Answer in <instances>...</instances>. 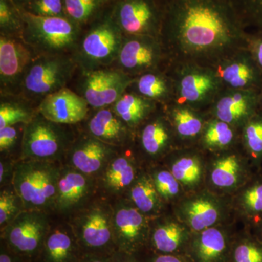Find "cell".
<instances>
[{
	"mask_svg": "<svg viewBox=\"0 0 262 262\" xmlns=\"http://www.w3.org/2000/svg\"><path fill=\"white\" fill-rule=\"evenodd\" d=\"M244 23L229 0H169L160 38L170 62L211 65L246 48Z\"/></svg>",
	"mask_w": 262,
	"mask_h": 262,
	"instance_id": "6da1fadb",
	"label": "cell"
},
{
	"mask_svg": "<svg viewBox=\"0 0 262 262\" xmlns=\"http://www.w3.org/2000/svg\"><path fill=\"white\" fill-rule=\"evenodd\" d=\"M22 39L37 56H73L82 28L67 17H42L19 8Z\"/></svg>",
	"mask_w": 262,
	"mask_h": 262,
	"instance_id": "7a4b0ae2",
	"label": "cell"
},
{
	"mask_svg": "<svg viewBox=\"0 0 262 262\" xmlns=\"http://www.w3.org/2000/svg\"><path fill=\"white\" fill-rule=\"evenodd\" d=\"M124 34L114 20L111 10L103 12L82 29L74 59L79 71L113 67L123 42Z\"/></svg>",
	"mask_w": 262,
	"mask_h": 262,
	"instance_id": "3957f363",
	"label": "cell"
},
{
	"mask_svg": "<svg viewBox=\"0 0 262 262\" xmlns=\"http://www.w3.org/2000/svg\"><path fill=\"white\" fill-rule=\"evenodd\" d=\"M167 72L174 90V101L196 110L210 107L225 89L214 70L195 62H170Z\"/></svg>",
	"mask_w": 262,
	"mask_h": 262,
	"instance_id": "277c9868",
	"label": "cell"
},
{
	"mask_svg": "<svg viewBox=\"0 0 262 262\" xmlns=\"http://www.w3.org/2000/svg\"><path fill=\"white\" fill-rule=\"evenodd\" d=\"M61 170L52 161L24 160L15 166L13 188L25 210L54 206Z\"/></svg>",
	"mask_w": 262,
	"mask_h": 262,
	"instance_id": "5b68a950",
	"label": "cell"
},
{
	"mask_svg": "<svg viewBox=\"0 0 262 262\" xmlns=\"http://www.w3.org/2000/svg\"><path fill=\"white\" fill-rule=\"evenodd\" d=\"M77 71L72 56H37L29 66L19 95L38 105L48 95L69 87Z\"/></svg>",
	"mask_w": 262,
	"mask_h": 262,
	"instance_id": "8992f818",
	"label": "cell"
},
{
	"mask_svg": "<svg viewBox=\"0 0 262 262\" xmlns=\"http://www.w3.org/2000/svg\"><path fill=\"white\" fill-rule=\"evenodd\" d=\"M65 126L38 113L24 125L20 146L23 159L53 162L69 151L74 139Z\"/></svg>",
	"mask_w": 262,
	"mask_h": 262,
	"instance_id": "52a82bcc",
	"label": "cell"
},
{
	"mask_svg": "<svg viewBox=\"0 0 262 262\" xmlns=\"http://www.w3.org/2000/svg\"><path fill=\"white\" fill-rule=\"evenodd\" d=\"M134 80V77L114 67L78 70L73 80L75 89L72 90L87 101L91 110H98L113 106Z\"/></svg>",
	"mask_w": 262,
	"mask_h": 262,
	"instance_id": "ba28073f",
	"label": "cell"
},
{
	"mask_svg": "<svg viewBox=\"0 0 262 262\" xmlns=\"http://www.w3.org/2000/svg\"><path fill=\"white\" fill-rule=\"evenodd\" d=\"M170 63L161 38L125 37L113 67L135 78L151 71L167 70Z\"/></svg>",
	"mask_w": 262,
	"mask_h": 262,
	"instance_id": "9c48e42d",
	"label": "cell"
},
{
	"mask_svg": "<svg viewBox=\"0 0 262 262\" xmlns=\"http://www.w3.org/2000/svg\"><path fill=\"white\" fill-rule=\"evenodd\" d=\"M49 232L42 211L24 210L2 229L1 238L12 251L33 261L39 258Z\"/></svg>",
	"mask_w": 262,
	"mask_h": 262,
	"instance_id": "30bf717a",
	"label": "cell"
},
{
	"mask_svg": "<svg viewBox=\"0 0 262 262\" xmlns=\"http://www.w3.org/2000/svg\"><path fill=\"white\" fill-rule=\"evenodd\" d=\"M111 13L125 37H161L164 8L155 0H116Z\"/></svg>",
	"mask_w": 262,
	"mask_h": 262,
	"instance_id": "8fae6325",
	"label": "cell"
},
{
	"mask_svg": "<svg viewBox=\"0 0 262 262\" xmlns=\"http://www.w3.org/2000/svg\"><path fill=\"white\" fill-rule=\"evenodd\" d=\"M113 216L102 207H95L81 215L72 229L82 253L112 256L117 251Z\"/></svg>",
	"mask_w": 262,
	"mask_h": 262,
	"instance_id": "7c38bea8",
	"label": "cell"
},
{
	"mask_svg": "<svg viewBox=\"0 0 262 262\" xmlns=\"http://www.w3.org/2000/svg\"><path fill=\"white\" fill-rule=\"evenodd\" d=\"M37 56L22 37L0 34V95L20 94L26 73Z\"/></svg>",
	"mask_w": 262,
	"mask_h": 262,
	"instance_id": "4fadbf2b",
	"label": "cell"
},
{
	"mask_svg": "<svg viewBox=\"0 0 262 262\" xmlns=\"http://www.w3.org/2000/svg\"><path fill=\"white\" fill-rule=\"evenodd\" d=\"M113 225L117 251L137 255L149 247V221L135 206L118 207L113 213Z\"/></svg>",
	"mask_w": 262,
	"mask_h": 262,
	"instance_id": "5bb4252c",
	"label": "cell"
},
{
	"mask_svg": "<svg viewBox=\"0 0 262 262\" xmlns=\"http://www.w3.org/2000/svg\"><path fill=\"white\" fill-rule=\"evenodd\" d=\"M211 66L225 89L258 90L262 84V72L246 48L222 57Z\"/></svg>",
	"mask_w": 262,
	"mask_h": 262,
	"instance_id": "9a60e30c",
	"label": "cell"
},
{
	"mask_svg": "<svg viewBox=\"0 0 262 262\" xmlns=\"http://www.w3.org/2000/svg\"><path fill=\"white\" fill-rule=\"evenodd\" d=\"M259 106L258 90L225 89L210 106V115L235 128H242Z\"/></svg>",
	"mask_w": 262,
	"mask_h": 262,
	"instance_id": "2e32d148",
	"label": "cell"
},
{
	"mask_svg": "<svg viewBox=\"0 0 262 262\" xmlns=\"http://www.w3.org/2000/svg\"><path fill=\"white\" fill-rule=\"evenodd\" d=\"M177 214L181 222L195 234L220 225L225 215V207L216 196L203 192L181 202Z\"/></svg>",
	"mask_w": 262,
	"mask_h": 262,
	"instance_id": "e0dca14e",
	"label": "cell"
},
{
	"mask_svg": "<svg viewBox=\"0 0 262 262\" xmlns=\"http://www.w3.org/2000/svg\"><path fill=\"white\" fill-rule=\"evenodd\" d=\"M91 107L82 96L70 87L48 95L38 104V113L56 123L71 125L84 121Z\"/></svg>",
	"mask_w": 262,
	"mask_h": 262,
	"instance_id": "ac0fdd59",
	"label": "cell"
},
{
	"mask_svg": "<svg viewBox=\"0 0 262 262\" xmlns=\"http://www.w3.org/2000/svg\"><path fill=\"white\" fill-rule=\"evenodd\" d=\"M234 237L218 225L192 234L187 251L192 262H229Z\"/></svg>",
	"mask_w": 262,
	"mask_h": 262,
	"instance_id": "d6986e66",
	"label": "cell"
},
{
	"mask_svg": "<svg viewBox=\"0 0 262 262\" xmlns=\"http://www.w3.org/2000/svg\"><path fill=\"white\" fill-rule=\"evenodd\" d=\"M115 148L87 133L72 142L69 149L70 161L76 170L87 176L93 175L111 161Z\"/></svg>",
	"mask_w": 262,
	"mask_h": 262,
	"instance_id": "ffe728a7",
	"label": "cell"
},
{
	"mask_svg": "<svg viewBox=\"0 0 262 262\" xmlns=\"http://www.w3.org/2000/svg\"><path fill=\"white\" fill-rule=\"evenodd\" d=\"M87 117L88 134L108 145L117 147L125 145L131 139L133 131L112 106L92 110Z\"/></svg>",
	"mask_w": 262,
	"mask_h": 262,
	"instance_id": "44dd1931",
	"label": "cell"
},
{
	"mask_svg": "<svg viewBox=\"0 0 262 262\" xmlns=\"http://www.w3.org/2000/svg\"><path fill=\"white\" fill-rule=\"evenodd\" d=\"M157 110L139 128L141 149L149 156L158 158L173 146L176 136L163 107Z\"/></svg>",
	"mask_w": 262,
	"mask_h": 262,
	"instance_id": "7402d4cb",
	"label": "cell"
},
{
	"mask_svg": "<svg viewBox=\"0 0 262 262\" xmlns=\"http://www.w3.org/2000/svg\"><path fill=\"white\" fill-rule=\"evenodd\" d=\"M192 236L182 222L166 220L151 229L149 246L155 253L187 255Z\"/></svg>",
	"mask_w": 262,
	"mask_h": 262,
	"instance_id": "603a6c76",
	"label": "cell"
},
{
	"mask_svg": "<svg viewBox=\"0 0 262 262\" xmlns=\"http://www.w3.org/2000/svg\"><path fill=\"white\" fill-rule=\"evenodd\" d=\"M162 107L176 138L183 141H199L207 120L202 110L176 101Z\"/></svg>",
	"mask_w": 262,
	"mask_h": 262,
	"instance_id": "cb8c5ba5",
	"label": "cell"
},
{
	"mask_svg": "<svg viewBox=\"0 0 262 262\" xmlns=\"http://www.w3.org/2000/svg\"><path fill=\"white\" fill-rule=\"evenodd\" d=\"M82 250L72 229L50 230L39 258L41 262H77Z\"/></svg>",
	"mask_w": 262,
	"mask_h": 262,
	"instance_id": "d4e9b609",
	"label": "cell"
},
{
	"mask_svg": "<svg viewBox=\"0 0 262 262\" xmlns=\"http://www.w3.org/2000/svg\"><path fill=\"white\" fill-rule=\"evenodd\" d=\"M91 191V182L79 170H65L60 173L55 207L61 211H68L84 201Z\"/></svg>",
	"mask_w": 262,
	"mask_h": 262,
	"instance_id": "484cf974",
	"label": "cell"
},
{
	"mask_svg": "<svg viewBox=\"0 0 262 262\" xmlns=\"http://www.w3.org/2000/svg\"><path fill=\"white\" fill-rule=\"evenodd\" d=\"M127 90L161 106L174 101L173 82L167 70L151 71L138 76Z\"/></svg>",
	"mask_w": 262,
	"mask_h": 262,
	"instance_id": "4316f807",
	"label": "cell"
},
{
	"mask_svg": "<svg viewBox=\"0 0 262 262\" xmlns=\"http://www.w3.org/2000/svg\"><path fill=\"white\" fill-rule=\"evenodd\" d=\"M246 177L244 161L235 153H225L215 158L210 170L211 184L222 190H232L239 187Z\"/></svg>",
	"mask_w": 262,
	"mask_h": 262,
	"instance_id": "83f0119b",
	"label": "cell"
},
{
	"mask_svg": "<svg viewBox=\"0 0 262 262\" xmlns=\"http://www.w3.org/2000/svg\"><path fill=\"white\" fill-rule=\"evenodd\" d=\"M111 106L122 121L134 131L139 128L160 106L151 100L127 90Z\"/></svg>",
	"mask_w": 262,
	"mask_h": 262,
	"instance_id": "f1b7e54d",
	"label": "cell"
},
{
	"mask_svg": "<svg viewBox=\"0 0 262 262\" xmlns=\"http://www.w3.org/2000/svg\"><path fill=\"white\" fill-rule=\"evenodd\" d=\"M37 106L21 95H0V129L28 123L37 115Z\"/></svg>",
	"mask_w": 262,
	"mask_h": 262,
	"instance_id": "f546056e",
	"label": "cell"
},
{
	"mask_svg": "<svg viewBox=\"0 0 262 262\" xmlns=\"http://www.w3.org/2000/svg\"><path fill=\"white\" fill-rule=\"evenodd\" d=\"M134 160L126 155L113 158L105 168L103 183L112 192H120L130 188L137 178Z\"/></svg>",
	"mask_w": 262,
	"mask_h": 262,
	"instance_id": "4dcf8cb0",
	"label": "cell"
},
{
	"mask_svg": "<svg viewBox=\"0 0 262 262\" xmlns=\"http://www.w3.org/2000/svg\"><path fill=\"white\" fill-rule=\"evenodd\" d=\"M237 128L214 117L206 120L199 139L202 147L213 151H224L233 145Z\"/></svg>",
	"mask_w": 262,
	"mask_h": 262,
	"instance_id": "1f68e13d",
	"label": "cell"
},
{
	"mask_svg": "<svg viewBox=\"0 0 262 262\" xmlns=\"http://www.w3.org/2000/svg\"><path fill=\"white\" fill-rule=\"evenodd\" d=\"M130 198L134 206L144 215H154L161 208V198L149 176L137 177L130 187Z\"/></svg>",
	"mask_w": 262,
	"mask_h": 262,
	"instance_id": "d6a6232c",
	"label": "cell"
},
{
	"mask_svg": "<svg viewBox=\"0 0 262 262\" xmlns=\"http://www.w3.org/2000/svg\"><path fill=\"white\" fill-rule=\"evenodd\" d=\"M170 170L182 187L187 189L198 187L204 174L201 157L192 153L177 157L172 162Z\"/></svg>",
	"mask_w": 262,
	"mask_h": 262,
	"instance_id": "836d02e7",
	"label": "cell"
},
{
	"mask_svg": "<svg viewBox=\"0 0 262 262\" xmlns=\"http://www.w3.org/2000/svg\"><path fill=\"white\" fill-rule=\"evenodd\" d=\"M110 0H64L67 17L81 28L89 26L102 14Z\"/></svg>",
	"mask_w": 262,
	"mask_h": 262,
	"instance_id": "e575fe53",
	"label": "cell"
},
{
	"mask_svg": "<svg viewBox=\"0 0 262 262\" xmlns=\"http://www.w3.org/2000/svg\"><path fill=\"white\" fill-rule=\"evenodd\" d=\"M238 207L242 214L248 220H262V177L248 183L239 193Z\"/></svg>",
	"mask_w": 262,
	"mask_h": 262,
	"instance_id": "d590c367",
	"label": "cell"
},
{
	"mask_svg": "<svg viewBox=\"0 0 262 262\" xmlns=\"http://www.w3.org/2000/svg\"><path fill=\"white\" fill-rule=\"evenodd\" d=\"M229 262H262V241L257 236L234 237Z\"/></svg>",
	"mask_w": 262,
	"mask_h": 262,
	"instance_id": "8d00e7d4",
	"label": "cell"
},
{
	"mask_svg": "<svg viewBox=\"0 0 262 262\" xmlns=\"http://www.w3.org/2000/svg\"><path fill=\"white\" fill-rule=\"evenodd\" d=\"M243 142L253 159L262 158V114L257 113L243 126Z\"/></svg>",
	"mask_w": 262,
	"mask_h": 262,
	"instance_id": "74e56055",
	"label": "cell"
},
{
	"mask_svg": "<svg viewBox=\"0 0 262 262\" xmlns=\"http://www.w3.org/2000/svg\"><path fill=\"white\" fill-rule=\"evenodd\" d=\"M23 20L12 0H0V34L22 37Z\"/></svg>",
	"mask_w": 262,
	"mask_h": 262,
	"instance_id": "f35d334b",
	"label": "cell"
},
{
	"mask_svg": "<svg viewBox=\"0 0 262 262\" xmlns=\"http://www.w3.org/2000/svg\"><path fill=\"white\" fill-rule=\"evenodd\" d=\"M151 178L161 199L172 201L180 195L182 185L170 170H158L153 174Z\"/></svg>",
	"mask_w": 262,
	"mask_h": 262,
	"instance_id": "ab89813d",
	"label": "cell"
},
{
	"mask_svg": "<svg viewBox=\"0 0 262 262\" xmlns=\"http://www.w3.org/2000/svg\"><path fill=\"white\" fill-rule=\"evenodd\" d=\"M23 207L20 196L13 189H6L0 194V225L5 228L22 211Z\"/></svg>",
	"mask_w": 262,
	"mask_h": 262,
	"instance_id": "60d3db41",
	"label": "cell"
},
{
	"mask_svg": "<svg viewBox=\"0 0 262 262\" xmlns=\"http://www.w3.org/2000/svg\"><path fill=\"white\" fill-rule=\"evenodd\" d=\"M24 10L38 16L67 17L64 0H34Z\"/></svg>",
	"mask_w": 262,
	"mask_h": 262,
	"instance_id": "b9f144b4",
	"label": "cell"
},
{
	"mask_svg": "<svg viewBox=\"0 0 262 262\" xmlns=\"http://www.w3.org/2000/svg\"><path fill=\"white\" fill-rule=\"evenodd\" d=\"M239 3L238 12L243 19L246 18L262 33V0H235Z\"/></svg>",
	"mask_w": 262,
	"mask_h": 262,
	"instance_id": "7bdbcfd3",
	"label": "cell"
},
{
	"mask_svg": "<svg viewBox=\"0 0 262 262\" xmlns=\"http://www.w3.org/2000/svg\"><path fill=\"white\" fill-rule=\"evenodd\" d=\"M25 124H17L11 126L0 129V151L2 153L10 151L18 144L19 139H22L24 130L20 128Z\"/></svg>",
	"mask_w": 262,
	"mask_h": 262,
	"instance_id": "ee69618b",
	"label": "cell"
},
{
	"mask_svg": "<svg viewBox=\"0 0 262 262\" xmlns=\"http://www.w3.org/2000/svg\"><path fill=\"white\" fill-rule=\"evenodd\" d=\"M246 48L262 72V33L248 34Z\"/></svg>",
	"mask_w": 262,
	"mask_h": 262,
	"instance_id": "f6af8a7d",
	"label": "cell"
},
{
	"mask_svg": "<svg viewBox=\"0 0 262 262\" xmlns=\"http://www.w3.org/2000/svg\"><path fill=\"white\" fill-rule=\"evenodd\" d=\"M0 262H32V260L12 251L4 241H2Z\"/></svg>",
	"mask_w": 262,
	"mask_h": 262,
	"instance_id": "bcb514c9",
	"label": "cell"
},
{
	"mask_svg": "<svg viewBox=\"0 0 262 262\" xmlns=\"http://www.w3.org/2000/svg\"><path fill=\"white\" fill-rule=\"evenodd\" d=\"M146 262H192L185 254H160L154 255L148 258Z\"/></svg>",
	"mask_w": 262,
	"mask_h": 262,
	"instance_id": "7dc6e473",
	"label": "cell"
},
{
	"mask_svg": "<svg viewBox=\"0 0 262 262\" xmlns=\"http://www.w3.org/2000/svg\"><path fill=\"white\" fill-rule=\"evenodd\" d=\"M77 262H112V256L96 253H82Z\"/></svg>",
	"mask_w": 262,
	"mask_h": 262,
	"instance_id": "c3c4849f",
	"label": "cell"
},
{
	"mask_svg": "<svg viewBox=\"0 0 262 262\" xmlns=\"http://www.w3.org/2000/svg\"><path fill=\"white\" fill-rule=\"evenodd\" d=\"M112 262H141L136 258V255L115 251L112 255Z\"/></svg>",
	"mask_w": 262,
	"mask_h": 262,
	"instance_id": "681fc988",
	"label": "cell"
},
{
	"mask_svg": "<svg viewBox=\"0 0 262 262\" xmlns=\"http://www.w3.org/2000/svg\"><path fill=\"white\" fill-rule=\"evenodd\" d=\"M33 1H34V0H12V2L18 8H22V9H25L26 8H27Z\"/></svg>",
	"mask_w": 262,
	"mask_h": 262,
	"instance_id": "f907efd6",
	"label": "cell"
},
{
	"mask_svg": "<svg viewBox=\"0 0 262 262\" xmlns=\"http://www.w3.org/2000/svg\"><path fill=\"white\" fill-rule=\"evenodd\" d=\"M258 229H259V233H258L257 237L258 238L261 239L262 241V220L258 225Z\"/></svg>",
	"mask_w": 262,
	"mask_h": 262,
	"instance_id": "816d5d0a",
	"label": "cell"
},
{
	"mask_svg": "<svg viewBox=\"0 0 262 262\" xmlns=\"http://www.w3.org/2000/svg\"><path fill=\"white\" fill-rule=\"evenodd\" d=\"M259 99H260V104L262 105V84L261 85V88L259 89Z\"/></svg>",
	"mask_w": 262,
	"mask_h": 262,
	"instance_id": "f5cc1de1",
	"label": "cell"
},
{
	"mask_svg": "<svg viewBox=\"0 0 262 262\" xmlns=\"http://www.w3.org/2000/svg\"><path fill=\"white\" fill-rule=\"evenodd\" d=\"M110 1H113V0H110ZM115 1H116V0H115Z\"/></svg>",
	"mask_w": 262,
	"mask_h": 262,
	"instance_id": "db71d44e",
	"label": "cell"
}]
</instances>
